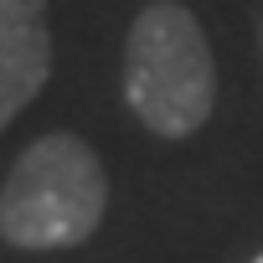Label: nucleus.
I'll list each match as a JSON object with an SVG mask.
<instances>
[{
    "label": "nucleus",
    "mask_w": 263,
    "mask_h": 263,
    "mask_svg": "<svg viewBox=\"0 0 263 263\" xmlns=\"http://www.w3.org/2000/svg\"><path fill=\"white\" fill-rule=\"evenodd\" d=\"M124 98L160 140H191L217 108V62L181 0H150L124 42Z\"/></svg>",
    "instance_id": "nucleus-1"
},
{
    "label": "nucleus",
    "mask_w": 263,
    "mask_h": 263,
    "mask_svg": "<svg viewBox=\"0 0 263 263\" xmlns=\"http://www.w3.org/2000/svg\"><path fill=\"white\" fill-rule=\"evenodd\" d=\"M108 206L103 160L78 135H42L0 186V237L26 253L78 248Z\"/></svg>",
    "instance_id": "nucleus-2"
},
{
    "label": "nucleus",
    "mask_w": 263,
    "mask_h": 263,
    "mask_svg": "<svg viewBox=\"0 0 263 263\" xmlns=\"http://www.w3.org/2000/svg\"><path fill=\"white\" fill-rule=\"evenodd\" d=\"M52 36L42 0H0V129H6L47 83Z\"/></svg>",
    "instance_id": "nucleus-3"
},
{
    "label": "nucleus",
    "mask_w": 263,
    "mask_h": 263,
    "mask_svg": "<svg viewBox=\"0 0 263 263\" xmlns=\"http://www.w3.org/2000/svg\"><path fill=\"white\" fill-rule=\"evenodd\" d=\"M253 263H263V253H258V258H253Z\"/></svg>",
    "instance_id": "nucleus-4"
}]
</instances>
